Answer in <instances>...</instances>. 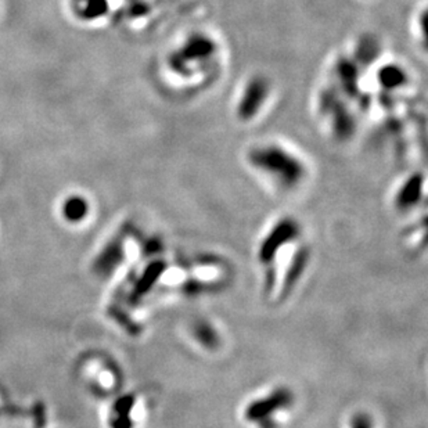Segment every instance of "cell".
Here are the masks:
<instances>
[{
    "mask_svg": "<svg viewBox=\"0 0 428 428\" xmlns=\"http://www.w3.org/2000/svg\"><path fill=\"white\" fill-rule=\"evenodd\" d=\"M425 197V176L422 173H413L402 182L395 193V207L400 211H411L419 207Z\"/></svg>",
    "mask_w": 428,
    "mask_h": 428,
    "instance_id": "cell-6",
    "label": "cell"
},
{
    "mask_svg": "<svg viewBox=\"0 0 428 428\" xmlns=\"http://www.w3.org/2000/svg\"><path fill=\"white\" fill-rule=\"evenodd\" d=\"M193 339L204 348L207 350H215L218 347L219 336L214 326H211L207 322H197L191 327Z\"/></svg>",
    "mask_w": 428,
    "mask_h": 428,
    "instance_id": "cell-8",
    "label": "cell"
},
{
    "mask_svg": "<svg viewBox=\"0 0 428 428\" xmlns=\"http://www.w3.org/2000/svg\"><path fill=\"white\" fill-rule=\"evenodd\" d=\"M87 212V205L86 203H83L79 198H74L71 200L67 207H65V215L67 218H69L71 221H78L80 219L83 215H86Z\"/></svg>",
    "mask_w": 428,
    "mask_h": 428,
    "instance_id": "cell-9",
    "label": "cell"
},
{
    "mask_svg": "<svg viewBox=\"0 0 428 428\" xmlns=\"http://www.w3.org/2000/svg\"><path fill=\"white\" fill-rule=\"evenodd\" d=\"M350 428H376L373 419L368 413H357L350 420Z\"/></svg>",
    "mask_w": 428,
    "mask_h": 428,
    "instance_id": "cell-10",
    "label": "cell"
},
{
    "mask_svg": "<svg viewBox=\"0 0 428 428\" xmlns=\"http://www.w3.org/2000/svg\"><path fill=\"white\" fill-rule=\"evenodd\" d=\"M376 79L382 89L398 92L408 86L409 74L408 69L400 62H386L377 69Z\"/></svg>",
    "mask_w": 428,
    "mask_h": 428,
    "instance_id": "cell-7",
    "label": "cell"
},
{
    "mask_svg": "<svg viewBox=\"0 0 428 428\" xmlns=\"http://www.w3.org/2000/svg\"><path fill=\"white\" fill-rule=\"evenodd\" d=\"M272 94V83L266 75L255 74L250 76L236 100L234 112L240 122H252L258 118L269 103Z\"/></svg>",
    "mask_w": 428,
    "mask_h": 428,
    "instance_id": "cell-5",
    "label": "cell"
},
{
    "mask_svg": "<svg viewBox=\"0 0 428 428\" xmlns=\"http://www.w3.org/2000/svg\"><path fill=\"white\" fill-rule=\"evenodd\" d=\"M218 51L216 42L207 33L196 32L183 40V43L173 51L171 65L175 72L190 74L194 67H203L209 62Z\"/></svg>",
    "mask_w": 428,
    "mask_h": 428,
    "instance_id": "cell-4",
    "label": "cell"
},
{
    "mask_svg": "<svg viewBox=\"0 0 428 428\" xmlns=\"http://www.w3.org/2000/svg\"><path fill=\"white\" fill-rule=\"evenodd\" d=\"M248 166L282 191H294L308 178V165L294 150L277 142L254 144L246 154Z\"/></svg>",
    "mask_w": 428,
    "mask_h": 428,
    "instance_id": "cell-2",
    "label": "cell"
},
{
    "mask_svg": "<svg viewBox=\"0 0 428 428\" xmlns=\"http://www.w3.org/2000/svg\"><path fill=\"white\" fill-rule=\"evenodd\" d=\"M309 257L301 223L293 216L275 221L257 248L264 296L271 301L286 300L307 272Z\"/></svg>",
    "mask_w": 428,
    "mask_h": 428,
    "instance_id": "cell-1",
    "label": "cell"
},
{
    "mask_svg": "<svg viewBox=\"0 0 428 428\" xmlns=\"http://www.w3.org/2000/svg\"><path fill=\"white\" fill-rule=\"evenodd\" d=\"M296 405V397L287 387H276L250 400L243 412L247 423L262 428L275 427L279 418L290 412Z\"/></svg>",
    "mask_w": 428,
    "mask_h": 428,
    "instance_id": "cell-3",
    "label": "cell"
}]
</instances>
